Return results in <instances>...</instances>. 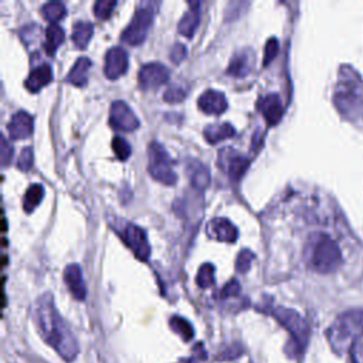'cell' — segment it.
<instances>
[{
	"label": "cell",
	"mask_w": 363,
	"mask_h": 363,
	"mask_svg": "<svg viewBox=\"0 0 363 363\" xmlns=\"http://www.w3.org/2000/svg\"><path fill=\"white\" fill-rule=\"evenodd\" d=\"M35 321L42 338L61 356V359L65 362H73L77 357L80 352L78 342L69 325L65 323L57 311L50 292L43 294L37 300Z\"/></svg>",
	"instance_id": "obj_1"
},
{
	"label": "cell",
	"mask_w": 363,
	"mask_h": 363,
	"mask_svg": "<svg viewBox=\"0 0 363 363\" xmlns=\"http://www.w3.org/2000/svg\"><path fill=\"white\" fill-rule=\"evenodd\" d=\"M337 110L349 121L363 118V80L351 65H342L334 92Z\"/></svg>",
	"instance_id": "obj_2"
},
{
	"label": "cell",
	"mask_w": 363,
	"mask_h": 363,
	"mask_svg": "<svg viewBox=\"0 0 363 363\" xmlns=\"http://www.w3.org/2000/svg\"><path fill=\"white\" fill-rule=\"evenodd\" d=\"M307 266L319 274H329L339 269L342 253L338 243L326 233H312L304 248Z\"/></svg>",
	"instance_id": "obj_3"
},
{
	"label": "cell",
	"mask_w": 363,
	"mask_h": 363,
	"mask_svg": "<svg viewBox=\"0 0 363 363\" xmlns=\"http://www.w3.org/2000/svg\"><path fill=\"white\" fill-rule=\"evenodd\" d=\"M363 334V311H351L339 315L329 326L326 337L334 352L344 355L357 342V337Z\"/></svg>",
	"instance_id": "obj_4"
},
{
	"label": "cell",
	"mask_w": 363,
	"mask_h": 363,
	"mask_svg": "<svg viewBox=\"0 0 363 363\" xmlns=\"http://www.w3.org/2000/svg\"><path fill=\"white\" fill-rule=\"evenodd\" d=\"M274 318L287 329L292 338V346H294V355L303 356L305 352L308 342H310V335L311 329L308 322L294 310L278 307L273 311Z\"/></svg>",
	"instance_id": "obj_5"
},
{
	"label": "cell",
	"mask_w": 363,
	"mask_h": 363,
	"mask_svg": "<svg viewBox=\"0 0 363 363\" xmlns=\"http://www.w3.org/2000/svg\"><path fill=\"white\" fill-rule=\"evenodd\" d=\"M159 5L153 2H142L135 10L128 27L122 31L121 40L129 46H140L146 40L148 31L153 23L155 12Z\"/></svg>",
	"instance_id": "obj_6"
},
{
	"label": "cell",
	"mask_w": 363,
	"mask_h": 363,
	"mask_svg": "<svg viewBox=\"0 0 363 363\" xmlns=\"http://www.w3.org/2000/svg\"><path fill=\"white\" fill-rule=\"evenodd\" d=\"M149 164L148 171L153 179L158 182L174 186L178 182V175L174 171V160L168 151L159 142H152L148 148Z\"/></svg>",
	"instance_id": "obj_7"
},
{
	"label": "cell",
	"mask_w": 363,
	"mask_h": 363,
	"mask_svg": "<svg viewBox=\"0 0 363 363\" xmlns=\"http://www.w3.org/2000/svg\"><path fill=\"white\" fill-rule=\"evenodd\" d=\"M219 167L233 182L242 179L250 167V159L233 148H224L219 153Z\"/></svg>",
	"instance_id": "obj_8"
},
{
	"label": "cell",
	"mask_w": 363,
	"mask_h": 363,
	"mask_svg": "<svg viewBox=\"0 0 363 363\" xmlns=\"http://www.w3.org/2000/svg\"><path fill=\"white\" fill-rule=\"evenodd\" d=\"M121 237L124 243L132 250L141 261H146L151 255V247L144 230L132 223H125L122 227Z\"/></svg>",
	"instance_id": "obj_9"
},
{
	"label": "cell",
	"mask_w": 363,
	"mask_h": 363,
	"mask_svg": "<svg viewBox=\"0 0 363 363\" xmlns=\"http://www.w3.org/2000/svg\"><path fill=\"white\" fill-rule=\"evenodd\" d=\"M110 124L114 129L132 132L140 128V119L125 101H114L110 110Z\"/></svg>",
	"instance_id": "obj_10"
},
{
	"label": "cell",
	"mask_w": 363,
	"mask_h": 363,
	"mask_svg": "<svg viewBox=\"0 0 363 363\" xmlns=\"http://www.w3.org/2000/svg\"><path fill=\"white\" fill-rule=\"evenodd\" d=\"M169 76L171 73L167 65H163L160 62H148L144 64L142 69L140 70L138 80L141 88L152 90L163 85L164 83H168Z\"/></svg>",
	"instance_id": "obj_11"
},
{
	"label": "cell",
	"mask_w": 363,
	"mask_h": 363,
	"mask_svg": "<svg viewBox=\"0 0 363 363\" xmlns=\"http://www.w3.org/2000/svg\"><path fill=\"white\" fill-rule=\"evenodd\" d=\"M206 230L209 237L224 243H235L239 236V230L236 228V226L226 217L212 219L208 223Z\"/></svg>",
	"instance_id": "obj_12"
},
{
	"label": "cell",
	"mask_w": 363,
	"mask_h": 363,
	"mask_svg": "<svg viewBox=\"0 0 363 363\" xmlns=\"http://www.w3.org/2000/svg\"><path fill=\"white\" fill-rule=\"evenodd\" d=\"M128 70V53L122 47H112L105 54L104 73L107 78L117 80Z\"/></svg>",
	"instance_id": "obj_13"
},
{
	"label": "cell",
	"mask_w": 363,
	"mask_h": 363,
	"mask_svg": "<svg viewBox=\"0 0 363 363\" xmlns=\"http://www.w3.org/2000/svg\"><path fill=\"white\" fill-rule=\"evenodd\" d=\"M257 108L261 111L269 125H277L284 115V105L278 94H269L260 98Z\"/></svg>",
	"instance_id": "obj_14"
},
{
	"label": "cell",
	"mask_w": 363,
	"mask_h": 363,
	"mask_svg": "<svg viewBox=\"0 0 363 363\" xmlns=\"http://www.w3.org/2000/svg\"><path fill=\"white\" fill-rule=\"evenodd\" d=\"M254 61H255V57H254V51L251 49L240 50L239 53H236L233 56L232 60H230V64L227 67V74L243 78L251 73V70L254 67Z\"/></svg>",
	"instance_id": "obj_15"
},
{
	"label": "cell",
	"mask_w": 363,
	"mask_h": 363,
	"mask_svg": "<svg viewBox=\"0 0 363 363\" xmlns=\"http://www.w3.org/2000/svg\"><path fill=\"white\" fill-rule=\"evenodd\" d=\"M197 105H199L201 111H203L205 114H209V115H220L228 107L224 94L217 91V90H208V91H205L199 96V101H197Z\"/></svg>",
	"instance_id": "obj_16"
},
{
	"label": "cell",
	"mask_w": 363,
	"mask_h": 363,
	"mask_svg": "<svg viewBox=\"0 0 363 363\" xmlns=\"http://www.w3.org/2000/svg\"><path fill=\"white\" fill-rule=\"evenodd\" d=\"M64 281L67 284L71 295L78 301H84L87 296V287L83 271L78 264H70L64 270Z\"/></svg>",
	"instance_id": "obj_17"
},
{
	"label": "cell",
	"mask_w": 363,
	"mask_h": 363,
	"mask_svg": "<svg viewBox=\"0 0 363 363\" xmlns=\"http://www.w3.org/2000/svg\"><path fill=\"white\" fill-rule=\"evenodd\" d=\"M33 117L26 111H17L13 114L8 124V130L12 140H24L33 134Z\"/></svg>",
	"instance_id": "obj_18"
},
{
	"label": "cell",
	"mask_w": 363,
	"mask_h": 363,
	"mask_svg": "<svg viewBox=\"0 0 363 363\" xmlns=\"http://www.w3.org/2000/svg\"><path fill=\"white\" fill-rule=\"evenodd\" d=\"M186 172L190 183L197 190H205L210 185V172L205 163L197 159H190L186 164Z\"/></svg>",
	"instance_id": "obj_19"
},
{
	"label": "cell",
	"mask_w": 363,
	"mask_h": 363,
	"mask_svg": "<svg viewBox=\"0 0 363 363\" xmlns=\"http://www.w3.org/2000/svg\"><path fill=\"white\" fill-rule=\"evenodd\" d=\"M53 80V70L50 64H42L37 65L36 69H33L24 83L26 88L30 92H39L43 87L50 84Z\"/></svg>",
	"instance_id": "obj_20"
},
{
	"label": "cell",
	"mask_w": 363,
	"mask_h": 363,
	"mask_svg": "<svg viewBox=\"0 0 363 363\" xmlns=\"http://www.w3.org/2000/svg\"><path fill=\"white\" fill-rule=\"evenodd\" d=\"M201 23V3L199 2H190L189 9L183 15V17L179 22L178 30L180 35L185 37H192L194 35V31L199 27Z\"/></svg>",
	"instance_id": "obj_21"
},
{
	"label": "cell",
	"mask_w": 363,
	"mask_h": 363,
	"mask_svg": "<svg viewBox=\"0 0 363 363\" xmlns=\"http://www.w3.org/2000/svg\"><path fill=\"white\" fill-rule=\"evenodd\" d=\"M91 60L87 57H80L74 65L71 67L69 76H67V83L76 85V87H85L88 83V73L91 69Z\"/></svg>",
	"instance_id": "obj_22"
},
{
	"label": "cell",
	"mask_w": 363,
	"mask_h": 363,
	"mask_svg": "<svg viewBox=\"0 0 363 363\" xmlns=\"http://www.w3.org/2000/svg\"><path fill=\"white\" fill-rule=\"evenodd\" d=\"M205 138L209 144L214 145L219 144L227 138H233L236 135V129L233 125H230L227 122H221V124H210L206 129H205Z\"/></svg>",
	"instance_id": "obj_23"
},
{
	"label": "cell",
	"mask_w": 363,
	"mask_h": 363,
	"mask_svg": "<svg viewBox=\"0 0 363 363\" xmlns=\"http://www.w3.org/2000/svg\"><path fill=\"white\" fill-rule=\"evenodd\" d=\"M92 33H94L92 23H90L87 20L77 22L73 27V36H71L76 47L84 50L92 37Z\"/></svg>",
	"instance_id": "obj_24"
},
{
	"label": "cell",
	"mask_w": 363,
	"mask_h": 363,
	"mask_svg": "<svg viewBox=\"0 0 363 363\" xmlns=\"http://www.w3.org/2000/svg\"><path fill=\"white\" fill-rule=\"evenodd\" d=\"M64 30L58 24H50L46 31L44 50L49 56H54L60 44L64 42Z\"/></svg>",
	"instance_id": "obj_25"
},
{
	"label": "cell",
	"mask_w": 363,
	"mask_h": 363,
	"mask_svg": "<svg viewBox=\"0 0 363 363\" xmlns=\"http://www.w3.org/2000/svg\"><path fill=\"white\" fill-rule=\"evenodd\" d=\"M44 197V189L42 185L36 183V185H31L24 194V201H23V209L26 213H31L35 210L43 201Z\"/></svg>",
	"instance_id": "obj_26"
},
{
	"label": "cell",
	"mask_w": 363,
	"mask_h": 363,
	"mask_svg": "<svg viewBox=\"0 0 363 363\" xmlns=\"http://www.w3.org/2000/svg\"><path fill=\"white\" fill-rule=\"evenodd\" d=\"M169 325L172 328V331L176 332L185 342H189L193 339L194 337V329L193 326L190 325V322L182 316H172L171 321H169Z\"/></svg>",
	"instance_id": "obj_27"
},
{
	"label": "cell",
	"mask_w": 363,
	"mask_h": 363,
	"mask_svg": "<svg viewBox=\"0 0 363 363\" xmlns=\"http://www.w3.org/2000/svg\"><path fill=\"white\" fill-rule=\"evenodd\" d=\"M65 13H67L65 6L61 2H57V0L49 2L42 8V15L47 22H50V24H57V22H60Z\"/></svg>",
	"instance_id": "obj_28"
},
{
	"label": "cell",
	"mask_w": 363,
	"mask_h": 363,
	"mask_svg": "<svg viewBox=\"0 0 363 363\" xmlns=\"http://www.w3.org/2000/svg\"><path fill=\"white\" fill-rule=\"evenodd\" d=\"M214 266L210 262L203 264V266L199 269V273H197L196 282L201 288H209L214 285Z\"/></svg>",
	"instance_id": "obj_29"
},
{
	"label": "cell",
	"mask_w": 363,
	"mask_h": 363,
	"mask_svg": "<svg viewBox=\"0 0 363 363\" xmlns=\"http://www.w3.org/2000/svg\"><path fill=\"white\" fill-rule=\"evenodd\" d=\"M115 6H117L115 0H98V2H95L94 5V15L96 19L107 20L112 15Z\"/></svg>",
	"instance_id": "obj_30"
},
{
	"label": "cell",
	"mask_w": 363,
	"mask_h": 363,
	"mask_svg": "<svg viewBox=\"0 0 363 363\" xmlns=\"http://www.w3.org/2000/svg\"><path fill=\"white\" fill-rule=\"evenodd\" d=\"M253 260H254L253 251H250L248 248H243L236 260V270L242 274H246L251 269Z\"/></svg>",
	"instance_id": "obj_31"
},
{
	"label": "cell",
	"mask_w": 363,
	"mask_h": 363,
	"mask_svg": "<svg viewBox=\"0 0 363 363\" xmlns=\"http://www.w3.org/2000/svg\"><path fill=\"white\" fill-rule=\"evenodd\" d=\"M186 94H187V91L182 85H172L167 91H164L163 100L168 101V103H172V104H176V103H180V101L185 100Z\"/></svg>",
	"instance_id": "obj_32"
},
{
	"label": "cell",
	"mask_w": 363,
	"mask_h": 363,
	"mask_svg": "<svg viewBox=\"0 0 363 363\" xmlns=\"http://www.w3.org/2000/svg\"><path fill=\"white\" fill-rule=\"evenodd\" d=\"M112 149L119 160H126L130 156V145L121 137H115L112 140Z\"/></svg>",
	"instance_id": "obj_33"
},
{
	"label": "cell",
	"mask_w": 363,
	"mask_h": 363,
	"mask_svg": "<svg viewBox=\"0 0 363 363\" xmlns=\"http://www.w3.org/2000/svg\"><path fill=\"white\" fill-rule=\"evenodd\" d=\"M278 50H280L278 40L276 37L269 39L267 43H266V49H264V61H262V64L269 65L277 57Z\"/></svg>",
	"instance_id": "obj_34"
},
{
	"label": "cell",
	"mask_w": 363,
	"mask_h": 363,
	"mask_svg": "<svg viewBox=\"0 0 363 363\" xmlns=\"http://www.w3.org/2000/svg\"><path fill=\"white\" fill-rule=\"evenodd\" d=\"M33 159H35V156H33V149L30 146L24 148L17 159V168L23 172H28L33 167Z\"/></svg>",
	"instance_id": "obj_35"
},
{
	"label": "cell",
	"mask_w": 363,
	"mask_h": 363,
	"mask_svg": "<svg viewBox=\"0 0 363 363\" xmlns=\"http://www.w3.org/2000/svg\"><path fill=\"white\" fill-rule=\"evenodd\" d=\"M242 292V287H240V282L236 281V280H230L224 288L221 289L220 292V296L223 300H228V298H236V296H239Z\"/></svg>",
	"instance_id": "obj_36"
},
{
	"label": "cell",
	"mask_w": 363,
	"mask_h": 363,
	"mask_svg": "<svg viewBox=\"0 0 363 363\" xmlns=\"http://www.w3.org/2000/svg\"><path fill=\"white\" fill-rule=\"evenodd\" d=\"M13 156V148L10 146L9 141L6 140V137L2 135V155H0V158H2V167H8L10 159Z\"/></svg>",
	"instance_id": "obj_37"
},
{
	"label": "cell",
	"mask_w": 363,
	"mask_h": 363,
	"mask_svg": "<svg viewBox=\"0 0 363 363\" xmlns=\"http://www.w3.org/2000/svg\"><path fill=\"white\" fill-rule=\"evenodd\" d=\"M186 54H187L186 47H185L183 44H180V43H176V44L174 46L172 51H171V58H172V61H174L175 64H179V62H182V61L185 60Z\"/></svg>",
	"instance_id": "obj_38"
},
{
	"label": "cell",
	"mask_w": 363,
	"mask_h": 363,
	"mask_svg": "<svg viewBox=\"0 0 363 363\" xmlns=\"http://www.w3.org/2000/svg\"><path fill=\"white\" fill-rule=\"evenodd\" d=\"M349 353H351V360H352V363H363V344H362V342L357 341V342L351 348Z\"/></svg>",
	"instance_id": "obj_39"
}]
</instances>
